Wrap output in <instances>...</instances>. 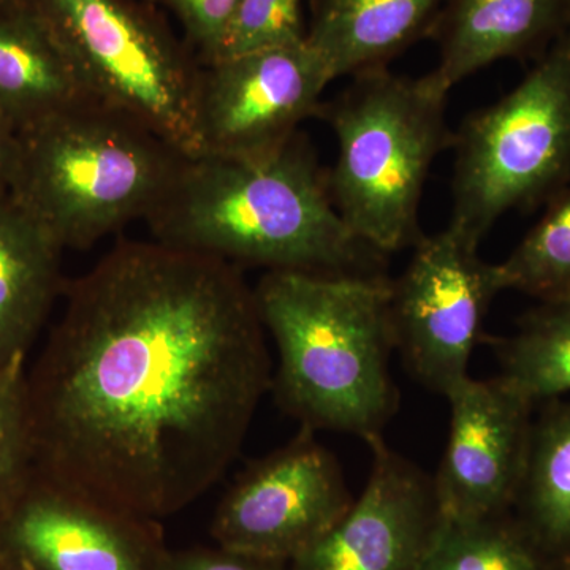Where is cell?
<instances>
[{"label":"cell","instance_id":"8","mask_svg":"<svg viewBox=\"0 0 570 570\" xmlns=\"http://www.w3.org/2000/svg\"><path fill=\"white\" fill-rule=\"evenodd\" d=\"M480 245L449 224L420 236L407 268L392 281L395 347L412 376L442 396L469 376L487 311L505 292L499 265L480 257Z\"/></svg>","mask_w":570,"mask_h":570},{"label":"cell","instance_id":"25","mask_svg":"<svg viewBox=\"0 0 570 570\" xmlns=\"http://www.w3.org/2000/svg\"><path fill=\"white\" fill-rule=\"evenodd\" d=\"M163 570H288L287 562L262 560L235 551L195 549L168 551Z\"/></svg>","mask_w":570,"mask_h":570},{"label":"cell","instance_id":"23","mask_svg":"<svg viewBox=\"0 0 570 570\" xmlns=\"http://www.w3.org/2000/svg\"><path fill=\"white\" fill-rule=\"evenodd\" d=\"M305 39L302 0H239L234 20L212 62Z\"/></svg>","mask_w":570,"mask_h":570},{"label":"cell","instance_id":"13","mask_svg":"<svg viewBox=\"0 0 570 570\" xmlns=\"http://www.w3.org/2000/svg\"><path fill=\"white\" fill-rule=\"evenodd\" d=\"M370 445L373 466L365 489L288 570L419 569L442 520L433 479L382 438Z\"/></svg>","mask_w":570,"mask_h":570},{"label":"cell","instance_id":"19","mask_svg":"<svg viewBox=\"0 0 570 570\" xmlns=\"http://www.w3.org/2000/svg\"><path fill=\"white\" fill-rule=\"evenodd\" d=\"M501 373L531 403L570 392V298L539 302L498 341Z\"/></svg>","mask_w":570,"mask_h":570},{"label":"cell","instance_id":"16","mask_svg":"<svg viewBox=\"0 0 570 570\" xmlns=\"http://www.w3.org/2000/svg\"><path fill=\"white\" fill-rule=\"evenodd\" d=\"M92 99L33 0L0 6V116L18 134Z\"/></svg>","mask_w":570,"mask_h":570},{"label":"cell","instance_id":"12","mask_svg":"<svg viewBox=\"0 0 570 570\" xmlns=\"http://www.w3.org/2000/svg\"><path fill=\"white\" fill-rule=\"evenodd\" d=\"M445 397L449 441L433 479L442 519L509 513L527 468L535 404L499 376H468Z\"/></svg>","mask_w":570,"mask_h":570},{"label":"cell","instance_id":"21","mask_svg":"<svg viewBox=\"0 0 570 570\" xmlns=\"http://www.w3.org/2000/svg\"><path fill=\"white\" fill-rule=\"evenodd\" d=\"M498 265L505 291L538 302L570 298V187L551 197L538 224Z\"/></svg>","mask_w":570,"mask_h":570},{"label":"cell","instance_id":"2","mask_svg":"<svg viewBox=\"0 0 570 570\" xmlns=\"http://www.w3.org/2000/svg\"><path fill=\"white\" fill-rule=\"evenodd\" d=\"M145 223L154 242L239 268L381 273L384 257L344 223L299 132L255 156L186 157Z\"/></svg>","mask_w":570,"mask_h":570},{"label":"cell","instance_id":"5","mask_svg":"<svg viewBox=\"0 0 570 570\" xmlns=\"http://www.w3.org/2000/svg\"><path fill=\"white\" fill-rule=\"evenodd\" d=\"M330 107L337 154L330 194L352 234L379 254L420 239L423 187L448 146V92L430 73L397 77L384 69L356 75Z\"/></svg>","mask_w":570,"mask_h":570},{"label":"cell","instance_id":"28","mask_svg":"<svg viewBox=\"0 0 570 570\" xmlns=\"http://www.w3.org/2000/svg\"><path fill=\"white\" fill-rule=\"evenodd\" d=\"M558 569L570 570V554L569 557H566L564 560L560 561V564H558Z\"/></svg>","mask_w":570,"mask_h":570},{"label":"cell","instance_id":"6","mask_svg":"<svg viewBox=\"0 0 570 570\" xmlns=\"http://www.w3.org/2000/svg\"><path fill=\"white\" fill-rule=\"evenodd\" d=\"M456 138L449 224L482 243L512 209L560 193L570 176V40L558 37L501 100Z\"/></svg>","mask_w":570,"mask_h":570},{"label":"cell","instance_id":"14","mask_svg":"<svg viewBox=\"0 0 570 570\" xmlns=\"http://www.w3.org/2000/svg\"><path fill=\"white\" fill-rule=\"evenodd\" d=\"M433 32L441 58L430 77L449 94L491 63L553 43L562 32V0H445Z\"/></svg>","mask_w":570,"mask_h":570},{"label":"cell","instance_id":"18","mask_svg":"<svg viewBox=\"0 0 570 570\" xmlns=\"http://www.w3.org/2000/svg\"><path fill=\"white\" fill-rule=\"evenodd\" d=\"M515 519L554 564L570 554V404L532 422Z\"/></svg>","mask_w":570,"mask_h":570},{"label":"cell","instance_id":"22","mask_svg":"<svg viewBox=\"0 0 570 570\" xmlns=\"http://www.w3.org/2000/svg\"><path fill=\"white\" fill-rule=\"evenodd\" d=\"M36 475L28 356L0 366V515L21 497Z\"/></svg>","mask_w":570,"mask_h":570},{"label":"cell","instance_id":"20","mask_svg":"<svg viewBox=\"0 0 570 570\" xmlns=\"http://www.w3.org/2000/svg\"><path fill=\"white\" fill-rule=\"evenodd\" d=\"M553 561L535 546L515 517L445 520L417 570H551Z\"/></svg>","mask_w":570,"mask_h":570},{"label":"cell","instance_id":"11","mask_svg":"<svg viewBox=\"0 0 570 570\" xmlns=\"http://www.w3.org/2000/svg\"><path fill=\"white\" fill-rule=\"evenodd\" d=\"M157 521L88 501L33 475L0 515V561L13 570H163Z\"/></svg>","mask_w":570,"mask_h":570},{"label":"cell","instance_id":"29","mask_svg":"<svg viewBox=\"0 0 570 570\" xmlns=\"http://www.w3.org/2000/svg\"><path fill=\"white\" fill-rule=\"evenodd\" d=\"M24 2V0H0V6H9V3Z\"/></svg>","mask_w":570,"mask_h":570},{"label":"cell","instance_id":"26","mask_svg":"<svg viewBox=\"0 0 570 570\" xmlns=\"http://www.w3.org/2000/svg\"><path fill=\"white\" fill-rule=\"evenodd\" d=\"M20 137L9 121L0 116V194L10 193L17 171Z\"/></svg>","mask_w":570,"mask_h":570},{"label":"cell","instance_id":"7","mask_svg":"<svg viewBox=\"0 0 570 570\" xmlns=\"http://www.w3.org/2000/svg\"><path fill=\"white\" fill-rule=\"evenodd\" d=\"M82 88L145 124L184 156H200L195 119L202 63L148 3L33 0Z\"/></svg>","mask_w":570,"mask_h":570},{"label":"cell","instance_id":"10","mask_svg":"<svg viewBox=\"0 0 570 570\" xmlns=\"http://www.w3.org/2000/svg\"><path fill=\"white\" fill-rule=\"evenodd\" d=\"M333 81L306 39L202 63L195 104L200 156L279 148L321 110L322 94Z\"/></svg>","mask_w":570,"mask_h":570},{"label":"cell","instance_id":"27","mask_svg":"<svg viewBox=\"0 0 570 570\" xmlns=\"http://www.w3.org/2000/svg\"><path fill=\"white\" fill-rule=\"evenodd\" d=\"M570 40V0H562V32Z\"/></svg>","mask_w":570,"mask_h":570},{"label":"cell","instance_id":"15","mask_svg":"<svg viewBox=\"0 0 570 570\" xmlns=\"http://www.w3.org/2000/svg\"><path fill=\"white\" fill-rule=\"evenodd\" d=\"M63 250L13 195L0 194V366L29 356L63 294Z\"/></svg>","mask_w":570,"mask_h":570},{"label":"cell","instance_id":"3","mask_svg":"<svg viewBox=\"0 0 570 570\" xmlns=\"http://www.w3.org/2000/svg\"><path fill=\"white\" fill-rule=\"evenodd\" d=\"M279 365L276 403L302 428L382 438L397 393L392 281L382 273L266 272L254 288Z\"/></svg>","mask_w":570,"mask_h":570},{"label":"cell","instance_id":"30","mask_svg":"<svg viewBox=\"0 0 570 570\" xmlns=\"http://www.w3.org/2000/svg\"><path fill=\"white\" fill-rule=\"evenodd\" d=\"M0 570H13V569L9 568V566L3 564V562L0 561Z\"/></svg>","mask_w":570,"mask_h":570},{"label":"cell","instance_id":"1","mask_svg":"<svg viewBox=\"0 0 570 570\" xmlns=\"http://www.w3.org/2000/svg\"><path fill=\"white\" fill-rule=\"evenodd\" d=\"M62 316L28 365L36 472L159 521L238 456L272 360L242 268L157 242H119L67 281Z\"/></svg>","mask_w":570,"mask_h":570},{"label":"cell","instance_id":"24","mask_svg":"<svg viewBox=\"0 0 570 570\" xmlns=\"http://www.w3.org/2000/svg\"><path fill=\"white\" fill-rule=\"evenodd\" d=\"M168 7L181 22L200 63L212 62L234 20L239 0H148Z\"/></svg>","mask_w":570,"mask_h":570},{"label":"cell","instance_id":"4","mask_svg":"<svg viewBox=\"0 0 570 570\" xmlns=\"http://www.w3.org/2000/svg\"><path fill=\"white\" fill-rule=\"evenodd\" d=\"M18 137L10 194L63 249H88L145 220L187 157L134 116L96 99Z\"/></svg>","mask_w":570,"mask_h":570},{"label":"cell","instance_id":"9","mask_svg":"<svg viewBox=\"0 0 570 570\" xmlns=\"http://www.w3.org/2000/svg\"><path fill=\"white\" fill-rule=\"evenodd\" d=\"M352 502L335 455L316 431L302 428L235 479L214 513L212 534L220 549L288 564L332 530Z\"/></svg>","mask_w":570,"mask_h":570},{"label":"cell","instance_id":"17","mask_svg":"<svg viewBox=\"0 0 570 570\" xmlns=\"http://www.w3.org/2000/svg\"><path fill=\"white\" fill-rule=\"evenodd\" d=\"M444 0H313L306 41L333 80L384 69L390 59L433 32Z\"/></svg>","mask_w":570,"mask_h":570}]
</instances>
